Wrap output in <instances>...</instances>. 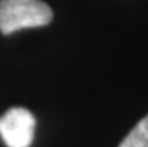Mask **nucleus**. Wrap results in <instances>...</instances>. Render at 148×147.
Returning a JSON list of instances; mask_svg holds the SVG:
<instances>
[{"label":"nucleus","mask_w":148,"mask_h":147,"mask_svg":"<svg viewBox=\"0 0 148 147\" xmlns=\"http://www.w3.org/2000/svg\"><path fill=\"white\" fill-rule=\"evenodd\" d=\"M51 20L53 11L42 0H0V32L3 35L42 27Z\"/></svg>","instance_id":"1"},{"label":"nucleus","mask_w":148,"mask_h":147,"mask_svg":"<svg viewBox=\"0 0 148 147\" xmlns=\"http://www.w3.org/2000/svg\"><path fill=\"white\" fill-rule=\"evenodd\" d=\"M36 119L25 108H11L0 117V137L8 147H30Z\"/></svg>","instance_id":"2"},{"label":"nucleus","mask_w":148,"mask_h":147,"mask_svg":"<svg viewBox=\"0 0 148 147\" xmlns=\"http://www.w3.org/2000/svg\"><path fill=\"white\" fill-rule=\"evenodd\" d=\"M118 147H148V116L127 134Z\"/></svg>","instance_id":"3"}]
</instances>
